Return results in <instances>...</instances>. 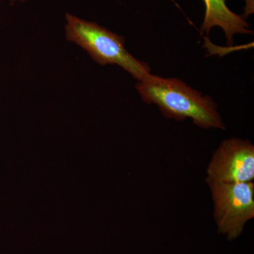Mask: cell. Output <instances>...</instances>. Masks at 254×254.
<instances>
[{"label":"cell","instance_id":"cell-6","mask_svg":"<svg viewBox=\"0 0 254 254\" xmlns=\"http://www.w3.org/2000/svg\"><path fill=\"white\" fill-rule=\"evenodd\" d=\"M26 0H0V2H2V1H9V2L11 3V4H15V3L18 2H24Z\"/></svg>","mask_w":254,"mask_h":254},{"label":"cell","instance_id":"cell-5","mask_svg":"<svg viewBox=\"0 0 254 254\" xmlns=\"http://www.w3.org/2000/svg\"><path fill=\"white\" fill-rule=\"evenodd\" d=\"M205 14L200 26V33L208 36L215 27L221 28L225 33L227 44L231 46L236 35H252L253 31L245 18L232 11L226 0H203Z\"/></svg>","mask_w":254,"mask_h":254},{"label":"cell","instance_id":"cell-2","mask_svg":"<svg viewBox=\"0 0 254 254\" xmlns=\"http://www.w3.org/2000/svg\"><path fill=\"white\" fill-rule=\"evenodd\" d=\"M65 21L66 39L84 50L95 63L118 65L137 81L151 73L148 64L128 53L123 36L69 13L65 15Z\"/></svg>","mask_w":254,"mask_h":254},{"label":"cell","instance_id":"cell-4","mask_svg":"<svg viewBox=\"0 0 254 254\" xmlns=\"http://www.w3.org/2000/svg\"><path fill=\"white\" fill-rule=\"evenodd\" d=\"M206 182H250L254 179V146L249 140L231 138L220 143L207 168Z\"/></svg>","mask_w":254,"mask_h":254},{"label":"cell","instance_id":"cell-1","mask_svg":"<svg viewBox=\"0 0 254 254\" xmlns=\"http://www.w3.org/2000/svg\"><path fill=\"white\" fill-rule=\"evenodd\" d=\"M136 89L144 103L157 105L165 118L179 121L190 119L195 125L203 128L225 129L213 98L179 78L150 73L137 81Z\"/></svg>","mask_w":254,"mask_h":254},{"label":"cell","instance_id":"cell-3","mask_svg":"<svg viewBox=\"0 0 254 254\" xmlns=\"http://www.w3.org/2000/svg\"><path fill=\"white\" fill-rule=\"evenodd\" d=\"M211 190L214 216L219 232L230 239L242 233L254 216V184L250 182H207Z\"/></svg>","mask_w":254,"mask_h":254}]
</instances>
